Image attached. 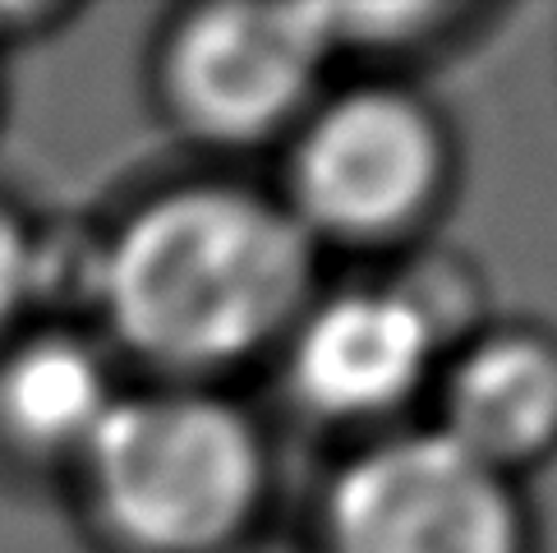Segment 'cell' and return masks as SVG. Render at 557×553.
I'll use <instances>...</instances> for the list:
<instances>
[{"instance_id":"cell-7","label":"cell","mask_w":557,"mask_h":553,"mask_svg":"<svg viewBox=\"0 0 557 553\" xmlns=\"http://www.w3.org/2000/svg\"><path fill=\"white\" fill-rule=\"evenodd\" d=\"M456 447L507 476L557 439V355L534 337H488L447 369L443 425Z\"/></svg>"},{"instance_id":"cell-2","label":"cell","mask_w":557,"mask_h":553,"mask_svg":"<svg viewBox=\"0 0 557 553\" xmlns=\"http://www.w3.org/2000/svg\"><path fill=\"white\" fill-rule=\"evenodd\" d=\"M92 499L148 553H208L249 521L263 452L240 410L203 392L125 397L84 447Z\"/></svg>"},{"instance_id":"cell-5","label":"cell","mask_w":557,"mask_h":553,"mask_svg":"<svg viewBox=\"0 0 557 553\" xmlns=\"http://www.w3.org/2000/svg\"><path fill=\"white\" fill-rule=\"evenodd\" d=\"M332 51L327 5H216L175 37L171 88L208 138L249 144L305 107Z\"/></svg>"},{"instance_id":"cell-1","label":"cell","mask_w":557,"mask_h":553,"mask_svg":"<svg viewBox=\"0 0 557 553\" xmlns=\"http://www.w3.org/2000/svg\"><path fill=\"white\" fill-rule=\"evenodd\" d=\"M313 241L282 204L198 185L152 199L115 235L97 291L129 351L162 369H226L300 309Z\"/></svg>"},{"instance_id":"cell-8","label":"cell","mask_w":557,"mask_h":553,"mask_svg":"<svg viewBox=\"0 0 557 553\" xmlns=\"http://www.w3.org/2000/svg\"><path fill=\"white\" fill-rule=\"evenodd\" d=\"M111 406L115 397L102 365L78 342H28L0 369V425L28 447L84 452Z\"/></svg>"},{"instance_id":"cell-6","label":"cell","mask_w":557,"mask_h":553,"mask_svg":"<svg viewBox=\"0 0 557 553\" xmlns=\"http://www.w3.org/2000/svg\"><path fill=\"white\" fill-rule=\"evenodd\" d=\"M437 314L414 291H346L295 328L290 388L327 420H369L429 379Z\"/></svg>"},{"instance_id":"cell-3","label":"cell","mask_w":557,"mask_h":553,"mask_svg":"<svg viewBox=\"0 0 557 553\" xmlns=\"http://www.w3.org/2000/svg\"><path fill=\"white\" fill-rule=\"evenodd\" d=\"M327 536L336 553H521V512L507 476L433 429L346 462Z\"/></svg>"},{"instance_id":"cell-4","label":"cell","mask_w":557,"mask_h":553,"mask_svg":"<svg viewBox=\"0 0 557 553\" xmlns=\"http://www.w3.org/2000/svg\"><path fill=\"white\" fill-rule=\"evenodd\" d=\"M443 167L433 121L396 88H350L290 152V217L309 235H377L420 208Z\"/></svg>"},{"instance_id":"cell-9","label":"cell","mask_w":557,"mask_h":553,"mask_svg":"<svg viewBox=\"0 0 557 553\" xmlns=\"http://www.w3.org/2000/svg\"><path fill=\"white\" fill-rule=\"evenodd\" d=\"M28 282H33V245H28L24 226L0 208V319L24 300Z\"/></svg>"}]
</instances>
